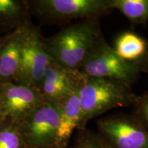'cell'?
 I'll return each instance as SVG.
<instances>
[{"label": "cell", "mask_w": 148, "mask_h": 148, "mask_svg": "<svg viewBox=\"0 0 148 148\" xmlns=\"http://www.w3.org/2000/svg\"><path fill=\"white\" fill-rule=\"evenodd\" d=\"M5 36H0V47H1V44H2L3 40H4Z\"/></svg>", "instance_id": "cell-20"}, {"label": "cell", "mask_w": 148, "mask_h": 148, "mask_svg": "<svg viewBox=\"0 0 148 148\" xmlns=\"http://www.w3.org/2000/svg\"><path fill=\"white\" fill-rule=\"evenodd\" d=\"M47 148H69L67 146H53V147H47Z\"/></svg>", "instance_id": "cell-19"}, {"label": "cell", "mask_w": 148, "mask_h": 148, "mask_svg": "<svg viewBox=\"0 0 148 148\" xmlns=\"http://www.w3.org/2000/svg\"><path fill=\"white\" fill-rule=\"evenodd\" d=\"M112 48L124 60L140 63L147 54L148 40L134 32L126 31L116 37Z\"/></svg>", "instance_id": "cell-12"}, {"label": "cell", "mask_w": 148, "mask_h": 148, "mask_svg": "<svg viewBox=\"0 0 148 148\" xmlns=\"http://www.w3.org/2000/svg\"><path fill=\"white\" fill-rule=\"evenodd\" d=\"M18 27L5 34L0 47V83H17L21 66Z\"/></svg>", "instance_id": "cell-11"}, {"label": "cell", "mask_w": 148, "mask_h": 148, "mask_svg": "<svg viewBox=\"0 0 148 148\" xmlns=\"http://www.w3.org/2000/svg\"><path fill=\"white\" fill-rule=\"evenodd\" d=\"M132 107V116L148 132V91L136 95Z\"/></svg>", "instance_id": "cell-16"}, {"label": "cell", "mask_w": 148, "mask_h": 148, "mask_svg": "<svg viewBox=\"0 0 148 148\" xmlns=\"http://www.w3.org/2000/svg\"><path fill=\"white\" fill-rule=\"evenodd\" d=\"M29 15L27 0H0V32H13Z\"/></svg>", "instance_id": "cell-13"}, {"label": "cell", "mask_w": 148, "mask_h": 148, "mask_svg": "<svg viewBox=\"0 0 148 148\" xmlns=\"http://www.w3.org/2000/svg\"><path fill=\"white\" fill-rule=\"evenodd\" d=\"M136 95L132 86L119 80L84 75L79 88L82 108L80 128L88 121L111 109L132 106Z\"/></svg>", "instance_id": "cell-2"}, {"label": "cell", "mask_w": 148, "mask_h": 148, "mask_svg": "<svg viewBox=\"0 0 148 148\" xmlns=\"http://www.w3.org/2000/svg\"><path fill=\"white\" fill-rule=\"evenodd\" d=\"M79 71L86 76L115 79L132 86L141 69L139 62H127L119 57L101 35L88 51Z\"/></svg>", "instance_id": "cell-4"}, {"label": "cell", "mask_w": 148, "mask_h": 148, "mask_svg": "<svg viewBox=\"0 0 148 148\" xmlns=\"http://www.w3.org/2000/svg\"><path fill=\"white\" fill-rule=\"evenodd\" d=\"M101 35L99 19L81 20L52 36L43 38L44 47L53 63L76 71Z\"/></svg>", "instance_id": "cell-1"}, {"label": "cell", "mask_w": 148, "mask_h": 148, "mask_svg": "<svg viewBox=\"0 0 148 148\" xmlns=\"http://www.w3.org/2000/svg\"><path fill=\"white\" fill-rule=\"evenodd\" d=\"M21 66L16 84L38 88L51 61L44 47L40 29L29 18L18 27Z\"/></svg>", "instance_id": "cell-5"}, {"label": "cell", "mask_w": 148, "mask_h": 148, "mask_svg": "<svg viewBox=\"0 0 148 148\" xmlns=\"http://www.w3.org/2000/svg\"><path fill=\"white\" fill-rule=\"evenodd\" d=\"M29 14L49 25L74 19H99L112 10L110 0H29Z\"/></svg>", "instance_id": "cell-3"}, {"label": "cell", "mask_w": 148, "mask_h": 148, "mask_svg": "<svg viewBox=\"0 0 148 148\" xmlns=\"http://www.w3.org/2000/svg\"><path fill=\"white\" fill-rule=\"evenodd\" d=\"M97 134L109 148H148V132L132 115H109L97 121Z\"/></svg>", "instance_id": "cell-7"}, {"label": "cell", "mask_w": 148, "mask_h": 148, "mask_svg": "<svg viewBox=\"0 0 148 148\" xmlns=\"http://www.w3.org/2000/svg\"><path fill=\"white\" fill-rule=\"evenodd\" d=\"M84 78L79 71H69L51 62L44 73L38 90L45 101L58 105L78 87Z\"/></svg>", "instance_id": "cell-9"}, {"label": "cell", "mask_w": 148, "mask_h": 148, "mask_svg": "<svg viewBox=\"0 0 148 148\" xmlns=\"http://www.w3.org/2000/svg\"><path fill=\"white\" fill-rule=\"evenodd\" d=\"M16 124L27 148L57 146L59 127L57 104L45 101Z\"/></svg>", "instance_id": "cell-6"}, {"label": "cell", "mask_w": 148, "mask_h": 148, "mask_svg": "<svg viewBox=\"0 0 148 148\" xmlns=\"http://www.w3.org/2000/svg\"><path fill=\"white\" fill-rule=\"evenodd\" d=\"M79 86L58 104L59 127L57 146H67L74 130L80 128L82 108L79 97Z\"/></svg>", "instance_id": "cell-10"}, {"label": "cell", "mask_w": 148, "mask_h": 148, "mask_svg": "<svg viewBox=\"0 0 148 148\" xmlns=\"http://www.w3.org/2000/svg\"><path fill=\"white\" fill-rule=\"evenodd\" d=\"M0 148H27L16 123L0 121Z\"/></svg>", "instance_id": "cell-15"}, {"label": "cell", "mask_w": 148, "mask_h": 148, "mask_svg": "<svg viewBox=\"0 0 148 148\" xmlns=\"http://www.w3.org/2000/svg\"><path fill=\"white\" fill-rule=\"evenodd\" d=\"M110 4L112 10L119 11L132 24L148 22V0H110Z\"/></svg>", "instance_id": "cell-14"}, {"label": "cell", "mask_w": 148, "mask_h": 148, "mask_svg": "<svg viewBox=\"0 0 148 148\" xmlns=\"http://www.w3.org/2000/svg\"><path fill=\"white\" fill-rule=\"evenodd\" d=\"M44 101L38 88L12 82L0 83V121L17 123Z\"/></svg>", "instance_id": "cell-8"}, {"label": "cell", "mask_w": 148, "mask_h": 148, "mask_svg": "<svg viewBox=\"0 0 148 148\" xmlns=\"http://www.w3.org/2000/svg\"><path fill=\"white\" fill-rule=\"evenodd\" d=\"M79 130L80 132L73 148H109L96 133L86 128Z\"/></svg>", "instance_id": "cell-17"}, {"label": "cell", "mask_w": 148, "mask_h": 148, "mask_svg": "<svg viewBox=\"0 0 148 148\" xmlns=\"http://www.w3.org/2000/svg\"><path fill=\"white\" fill-rule=\"evenodd\" d=\"M141 72H145L148 75V51L144 58L140 62Z\"/></svg>", "instance_id": "cell-18"}]
</instances>
